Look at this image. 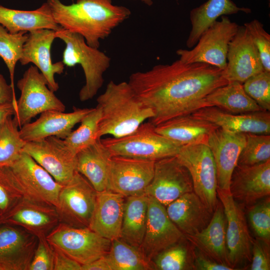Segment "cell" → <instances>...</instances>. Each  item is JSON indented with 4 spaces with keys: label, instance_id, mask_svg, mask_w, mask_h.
<instances>
[{
    "label": "cell",
    "instance_id": "cell-1",
    "mask_svg": "<svg viewBox=\"0 0 270 270\" xmlns=\"http://www.w3.org/2000/svg\"><path fill=\"white\" fill-rule=\"evenodd\" d=\"M142 102L154 114L155 126L202 108L206 96L228 82L222 70L206 63L158 64L132 74L128 82Z\"/></svg>",
    "mask_w": 270,
    "mask_h": 270
},
{
    "label": "cell",
    "instance_id": "cell-2",
    "mask_svg": "<svg viewBox=\"0 0 270 270\" xmlns=\"http://www.w3.org/2000/svg\"><path fill=\"white\" fill-rule=\"evenodd\" d=\"M55 22L62 28L82 36L86 44L98 48L100 41L131 14L126 7L112 0H76L70 5L60 0H48Z\"/></svg>",
    "mask_w": 270,
    "mask_h": 270
},
{
    "label": "cell",
    "instance_id": "cell-3",
    "mask_svg": "<svg viewBox=\"0 0 270 270\" xmlns=\"http://www.w3.org/2000/svg\"><path fill=\"white\" fill-rule=\"evenodd\" d=\"M101 110L98 135L114 138L135 130L146 119L154 116L152 110L139 99L128 82L110 80L96 100Z\"/></svg>",
    "mask_w": 270,
    "mask_h": 270
},
{
    "label": "cell",
    "instance_id": "cell-4",
    "mask_svg": "<svg viewBox=\"0 0 270 270\" xmlns=\"http://www.w3.org/2000/svg\"><path fill=\"white\" fill-rule=\"evenodd\" d=\"M56 36L66 44L64 64L70 67L78 64L83 70L86 82L80 91V100L92 99L104 84L103 76L110 66V58L98 48L88 46L80 34L62 28L56 31Z\"/></svg>",
    "mask_w": 270,
    "mask_h": 270
},
{
    "label": "cell",
    "instance_id": "cell-5",
    "mask_svg": "<svg viewBox=\"0 0 270 270\" xmlns=\"http://www.w3.org/2000/svg\"><path fill=\"white\" fill-rule=\"evenodd\" d=\"M101 140L112 156L154 161L176 156L182 147L158 134L150 122L142 124L126 136Z\"/></svg>",
    "mask_w": 270,
    "mask_h": 270
},
{
    "label": "cell",
    "instance_id": "cell-6",
    "mask_svg": "<svg viewBox=\"0 0 270 270\" xmlns=\"http://www.w3.org/2000/svg\"><path fill=\"white\" fill-rule=\"evenodd\" d=\"M46 238L52 246L82 266L106 254L112 243V240L88 227H74L62 222L46 236Z\"/></svg>",
    "mask_w": 270,
    "mask_h": 270
},
{
    "label": "cell",
    "instance_id": "cell-7",
    "mask_svg": "<svg viewBox=\"0 0 270 270\" xmlns=\"http://www.w3.org/2000/svg\"><path fill=\"white\" fill-rule=\"evenodd\" d=\"M16 86L20 95L13 119L18 128L46 110L64 112L65 105L49 88L44 76L36 66H31L25 71Z\"/></svg>",
    "mask_w": 270,
    "mask_h": 270
},
{
    "label": "cell",
    "instance_id": "cell-8",
    "mask_svg": "<svg viewBox=\"0 0 270 270\" xmlns=\"http://www.w3.org/2000/svg\"><path fill=\"white\" fill-rule=\"evenodd\" d=\"M238 25L226 16H221L201 34L191 50L179 49L176 54L184 62L206 63L222 70L226 66L230 42L236 34Z\"/></svg>",
    "mask_w": 270,
    "mask_h": 270
},
{
    "label": "cell",
    "instance_id": "cell-9",
    "mask_svg": "<svg viewBox=\"0 0 270 270\" xmlns=\"http://www.w3.org/2000/svg\"><path fill=\"white\" fill-rule=\"evenodd\" d=\"M176 156L188 171L194 192L213 213L218 200L217 172L209 147L204 144L182 146Z\"/></svg>",
    "mask_w": 270,
    "mask_h": 270
},
{
    "label": "cell",
    "instance_id": "cell-10",
    "mask_svg": "<svg viewBox=\"0 0 270 270\" xmlns=\"http://www.w3.org/2000/svg\"><path fill=\"white\" fill-rule=\"evenodd\" d=\"M96 195L97 192L88 180L76 172L59 194L56 208L60 222L74 227L88 228Z\"/></svg>",
    "mask_w": 270,
    "mask_h": 270
},
{
    "label": "cell",
    "instance_id": "cell-11",
    "mask_svg": "<svg viewBox=\"0 0 270 270\" xmlns=\"http://www.w3.org/2000/svg\"><path fill=\"white\" fill-rule=\"evenodd\" d=\"M14 175L24 198L56 207L62 185L32 158L22 152L9 166Z\"/></svg>",
    "mask_w": 270,
    "mask_h": 270
},
{
    "label": "cell",
    "instance_id": "cell-12",
    "mask_svg": "<svg viewBox=\"0 0 270 270\" xmlns=\"http://www.w3.org/2000/svg\"><path fill=\"white\" fill-rule=\"evenodd\" d=\"M155 162L112 156L109 164L106 190L124 197L145 193L154 176Z\"/></svg>",
    "mask_w": 270,
    "mask_h": 270
},
{
    "label": "cell",
    "instance_id": "cell-13",
    "mask_svg": "<svg viewBox=\"0 0 270 270\" xmlns=\"http://www.w3.org/2000/svg\"><path fill=\"white\" fill-rule=\"evenodd\" d=\"M23 152L29 154L58 184L64 186L76 170V154L64 140L52 136L26 142Z\"/></svg>",
    "mask_w": 270,
    "mask_h": 270
},
{
    "label": "cell",
    "instance_id": "cell-14",
    "mask_svg": "<svg viewBox=\"0 0 270 270\" xmlns=\"http://www.w3.org/2000/svg\"><path fill=\"white\" fill-rule=\"evenodd\" d=\"M217 196L225 214L226 246L228 265L234 268L246 261H252V240L244 212L230 191L217 188Z\"/></svg>",
    "mask_w": 270,
    "mask_h": 270
},
{
    "label": "cell",
    "instance_id": "cell-15",
    "mask_svg": "<svg viewBox=\"0 0 270 270\" xmlns=\"http://www.w3.org/2000/svg\"><path fill=\"white\" fill-rule=\"evenodd\" d=\"M194 191L190 175L176 156L155 162L152 180L145 194L165 207L184 194Z\"/></svg>",
    "mask_w": 270,
    "mask_h": 270
},
{
    "label": "cell",
    "instance_id": "cell-16",
    "mask_svg": "<svg viewBox=\"0 0 270 270\" xmlns=\"http://www.w3.org/2000/svg\"><path fill=\"white\" fill-rule=\"evenodd\" d=\"M186 238L169 218L166 207L148 196L146 231L139 248L146 260L150 264L160 252Z\"/></svg>",
    "mask_w": 270,
    "mask_h": 270
},
{
    "label": "cell",
    "instance_id": "cell-17",
    "mask_svg": "<svg viewBox=\"0 0 270 270\" xmlns=\"http://www.w3.org/2000/svg\"><path fill=\"white\" fill-rule=\"evenodd\" d=\"M258 52L247 28L238 26L230 42L226 55V66L222 70L228 82L243 84L250 76L264 70Z\"/></svg>",
    "mask_w": 270,
    "mask_h": 270
},
{
    "label": "cell",
    "instance_id": "cell-18",
    "mask_svg": "<svg viewBox=\"0 0 270 270\" xmlns=\"http://www.w3.org/2000/svg\"><path fill=\"white\" fill-rule=\"evenodd\" d=\"M38 242L20 227L0 224V270H28Z\"/></svg>",
    "mask_w": 270,
    "mask_h": 270
},
{
    "label": "cell",
    "instance_id": "cell-19",
    "mask_svg": "<svg viewBox=\"0 0 270 270\" xmlns=\"http://www.w3.org/2000/svg\"><path fill=\"white\" fill-rule=\"evenodd\" d=\"M20 60L22 66L32 63L44 76L49 88L54 92L59 88L54 78L55 74H61L64 68L62 62L53 63L51 47L56 38V31L40 29L28 32Z\"/></svg>",
    "mask_w": 270,
    "mask_h": 270
},
{
    "label": "cell",
    "instance_id": "cell-20",
    "mask_svg": "<svg viewBox=\"0 0 270 270\" xmlns=\"http://www.w3.org/2000/svg\"><path fill=\"white\" fill-rule=\"evenodd\" d=\"M230 192L234 200L252 206L270 194V160L252 166L237 165L231 176Z\"/></svg>",
    "mask_w": 270,
    "mask_h": 270
},
{
    "label": "cell",
    "instance_id": "cell-21",
    "mask_svg": "<svg viewBox=\"0 0 270 270\" xmlns=\"http://www.w3.org/2000/svg\"><path fill=\"white\" fill-rule=\"evenodd\" d=\"M59 223L56 207L24 198H22L2 220V224L20 227L38 238L46 236Z\"/></svg>",
    "mask_w": 270,
    "mask_h": 270
},
{
    "label": "cell",
    "instance_id": "cell-22",
    "mask_svg": "<svg viewBox=\"0 0 270 270\" xmlns=\"http://www.w3.org/2000/svg\"><path fill=\"white\" fill-rule=\"evenodd\" d=\"M246 140L244 133L230 132L220 128L210 135L208 146L216 166L218 188L230 191L231 176Z\"/></svg>",
    "mask_w": 270,
    "mask_h": 270
},
{
    "label": "cell",
    "instance_id": "cell-23",
    "mask_svg": "<svg viewBox=\"0 0 270 270\" xmlns=\"http://www.w3.org/2000/svg\"><path fill=\"white\" fill-rule=\"evenodd\" d=\"M192 114L230 132L270 134V114L268 111L236 114L209 106L201 108Z\"/></svg>",
    "mask_w": 270,
    "mask_h": 270
},
{
    "label": "cell",
    "instance_id": "cell-24",
    "mask_svg": "<svg viewBox=\"0 0 270 270\" xmlns=\"http://www.w3.org/2000/svg\"><path fill=\"white\" fill-rule=\"evenodd\" d=\"M92 108H76L70 112L46 110L41 113L34 122L22 126L19 130L20 135L26 142L52 136L64 139Z\"/></svg>",
    "mask_w": 270,
    "mask_h": 270
},
{
    "label": "cell",
    "instance_id": "cell-25",
    "mask_svg": "<svg viewBox=\"0 0 270 270\" xmlns=\"http://www.w3.org/2000/svg\"><path fill=\"white\" fill-rule=\"evenodd\" d=\"M166 208L170 220L186 236L204 229L213 214L194 191L182 196Z\"/></svg>",
    "mask_w": 270,
    "mask_h": 270
},
{
    "label": "cell",
    "instance_id": "cell-26",
    "mask_svg": "<svg viewBox=\"0 0 270 270\" xmlns=\"http://www.w3.org/2000/svg\"><path fill=\"white\" fill-rule=\"evenodd\" d=\"M124 198L120 194L109 190L97 192L88 228L110 240L120 238Z\"/></svg>",
    "mask_w": 270,
    "mask_h": 270
},
{
    "label": "cell",
    "instance_id": "cell-27",
    "mask_svg": "<svg viewBox=\"0 0 270 270\" xmlns=\"http://www.w3.org/2000/svg\"><path fill=\"white\" fill-rule=\"evenodd\" d=\"M218 128L214 124L192 114L177 116L155 126L158 134L180 146H208L210 135Z\"/></svg>",
    "mask_w": 270,
    "mask_h": 270
},
{
    "label": "cell",
    "instance_id": "cell-28",
    "mask_svg": "<svg viewBox=\"0 0 270 270\" xmlns=\"http://www.w3.org/2000/svg\"><path fill=\"white\" fill-rule=\"evenodd\" d=\"M226 226V220L224 208L218 200L208 225L198 233L186 238L195 246L214 260L228 266Z\"/></svg>",
    "mask_w": 270,
    "mask_h": 270
},
{
    "label": "cell",
    "instance_id": "cell-29",
    "mask_svg": "<svg viewBox=\"0 0 270 270\" xmlns=\"http://www.w3.org/2000/svg\"><path fill=\"white\" fill-rule=\"evenodd\" d=\"M112 154L101 139L76 154V170L97 192L106 190L109 164Z\"/></svg>",
    "mask_w": 270,
    "mask_h": 270
},
{
    "label": "cell",
    "instance_id": "cell-30",
    "mask_svg": "<svg viewBox=\"0 0 270 270\" xmlns=\"http://www.w3.org/2000/svg\"><path fill=\"white\" fill-rule=\"evenodd\" d=\"M0 24L12 34L44 28L57 31L62 28L54 19L47 2L33 10H18L0 6Z\"/></svg>",
    "mask_w": 270,
    "mask_h": 270
},
{
    "label": "cell",
    "instance_id": "cell-31",
    "mask_svg": "<svg viewBox=\"0 0 270 270\" xmlns=\"http://www.w3.org/2000/svg\"><path fill=\"white\" fill-rule=\"evenodd\" d=\"M240 12L249 14L252 10L248 8L238 7L232 0H208L192 10L190 14L192 28L186 42L187 47L193 48L202 33L220 16Z\"/></svg>",
    "mask_w": 270,
    "mask_h": 270
},
{
    "label": "cell",
    "instance_id": "cell-32",
    "mask_svg": "<svg viewBox=\"0 0 270 270\" xmlns=\"http://www.w3.org/2000/svg\"><path fill=\"white\" fill-rule=\"evenodd\" d=\"M209 106L236 114L263 110L246 92L242 84L236 81L230 82L207 95L204 99L202 108Z\"/></svg>",
    "mask_w": 270,
    "mask_h": 270
},
{
    "label": "cell",
    "instance_id": "cell-33",
    "mask_svg": "<svg viewBox=\"0 0 270 270\" xmlns=\"http://www.w3.org/2000/svg\"><path fill=\"white\" fill-rule=\"evenodd\" d=\"M125 198L120 238L140 248L146 228L148 196L143 193Z\"/></svg>",
    "mask_w": 270,
    "mask_h": 270
},
{
    "label": "cell",
    "instance_id": "cell-34",
    "mask_svg": "<svg viewBox=\"0 0 270 270\" xmlns=\"http://www.w3.org/2000/svg\"><path fill=\"white\" fill-rule=\"evenodd\" d=\"M111 270H152L139 248L120 238L112 240L109 251L106 254Z\"/></svg>",
    "mask_w": 270,
    "mask_h": 270
},
{
    "label": "cell",
    "instance_id": "cell-35",
    "mask_svg": "<svg viewBox=\"0 0 270 270\" xmlns=\"http://www.w3.org/2000/svg\"><path fill=\"white\" fill-rule=\"evenodd\" d=\"M186 238L158 254L150 262L152 270H194V246Z\"/></svg>",
    "mask_w": 270,
    "mask_h": 270
},
{
    "label": "cell",
    "instance_id": "cell-36",
    "mask_svg": "<svg viewBox=\"0 0 270 270\" xmlns=\"http://www.w3.org/2000/svg\"><path fill=\"white\" fill-rule=\"evenodd\" d=\"M101 110L96 106L83 118L80 126L64 138L67 146L76 154L100 138L98 135Z\"/></svg>",
    "mask_w": 270,
    "mask_h": 270
},
{
    "label": "cell",
    "instance_id": "cell-37",
    "mask_svg": "<svg viewBox=\"0 0 270 270\" xmlns=\"http://www.w3.org/2000/svg\"><path fill=\"white\" fill-rule=\"evenodd\" d=\"M12 116L0 125V167L11 166L20 156L26 143Z\"/></svg>",
    "mask_w": 270,
    "mask_h": 270
},
{
    "label": "cell",
    "instance_id": "cell-38",
    "mask_svg": "<svg viewBox=\"0 0 270 270\" xmlns=\"http://www.w3.org/2000/svg\"><path fill=\"white\" fill-rule=\"evenodd\" d=\"M28 36L26 32L10 33L0 24V57L2 58L8 70L10 85L14 90L16 65L22 57L24 46Z\"/></svg>",
    "mask_w": 270,
    "mask_h": 270
},
{
    "label": "cell",
    "instance_id": "cell-39",
    "mask_svg": "<svg viewBox=\"0 0 270 270\" xmlns=\"http://www.w3.org/2000/svg\"><path fill=\"white\" fill-rule=\"evenodd\" d=\"M246 143L237 165L252 166L270 160V135L246 134Z\"/></svg>",
    "mask_w": 270,
    "mask_h": 270
},
{
    "label": "cell",
    "instance_id": "cell-40",
    "mask_svg": "<svg viewBox=\"0 0 270 270\" xmlns=\"http://www.w3.org/2000/svg\"><path fill=\"white\" fill-rule=\"evenodd\" d=\"M22 198L24 197L22 190L10 168L0 167V216L2 220Z\"/></svg>",
    "mask_w": 270,
    "mask_h": 270
},
{
    "label": "cell",
    "instance_id": "cell-41",
    "mask_svg": "<svg viewBox=\"0 0 270 270\" xmlns=\"http://www.w3.org/2000/svg\"><path fill=\"white\" fill-rule=\"evenodd\" d=\"M246 92L262 108L270 110V72L265 70L256 74L243 84Z\"/></svg>",
    "mask_w": 270,
    "mask_h": 270
},
{
    "label": "cell",
    "instance_id": "cell-42",
    "mask_svg": "<svg viewBox=\"0 0 270 270\" xmlns=\"http://www.w3.org/2000/svg\"><path fill=\"white\" fill-rule=\"evenodd\" d=\"M250 224L258 236L268 246L270 240V198L250 206L248 211Z\"/></svg>",
    "mask_w": 270,
    "mask_h": 270
},
{
    "label": "cell",
    "instance_id": "cell-43",
    "mask_svg": "<svg viewBox=\"0 0 270 270\" xmlns=\"http://www.w3.org/2000/svg\"><path fill=\"white\" fill-rule=\"evenodd\" d=\"M244 26L258 50L264 70L270 72V35L258 20L246 22Z\"/></svg>",
    "mask_w": 270,
    "mask_h": 270
},
{
    "label": "cell",
    "instance_id": "cell-44",
    "mask_svg": "<svg viewBox=\"0 0 270 270\" xmlns=\"http://www.w3.org/2000/svg\"><path fill=\"white\" fill-rule=\"evenodd\" d=\"M28 270H54L53 248L47 240L46 236L38 237Z\"/></svg>",
    "mask_w": 270,
    "mask_h": 270
},
{
    "label": "cell",
    "instance_id": "cell-45",
    "mask_svg": "<svg viewBox=\"0 0 270 270\" xmlns=\"http://www.w3.org/2000/svg\"><path fill=\"white\" fill-rule=\"evenodd\" d=\"M194 270H233L228 265H226L214 260L202 252L194 244Z\"/></svg>",
    "mask_w": 270,
    "mask_h": 270
},
{
    "label": "cell",
    "instance_id": "cell-46",
    "mask_svg": "<svg viewBox=\"0 0 270 270\" xmlns=\"http://www.w3.org/2000/svg\"><path fill=\"white\" fill-rule=\"evenodd\" d=\"M252 270H270V256L258 240H253L252 248Z\"/></svg>",
    "mask_w": 270,
    "mask_h": 270
},
{
    "label": "cell",
    "instance_id": "cell-47",
    "mask_svg": "<svg viewBox=\"0 0 270 270\" xmlns=\"http://www.w3.org/2000/svg\"><path fill=\"white\" fill-rule=\"evenodd\" d=\"M52 246L54 270H82V265Z\"/></svg>",
    "mask_w": 270,
    "mask_h": 270
},
{
    "label": "cell",
    "instance_id": "cell-48",
    "mask_svg": "<svg viewBox=\"0 0 270 270\" xmlns=\"http://www.w3.org/2000/svg\"><path fill=\"white\" fill-rule=\"evenodd\" d=\"M12 103L14 108H16L17 100L14 90L8 84L3 76L0 74V104Z\"/></svg>",
    "mask_w": 270,
    "mask_h": 270
},
{
    "label": "cell",
    "instance_id": "cell-49",
    "mask_svg": "<svg viewBox=\"0 0 270 270\" xmlns=\"http://www.w3.org/2000/svg\"><path fill=\"white\" fill-rule=\"evenodd\" d=\"M82 270H111L106 254L82 266Z\"/></svg>",
    "mask_w": 270,
    "mask_h": 270
},
{
    "label": "cell",
    "instance_id": "cell-50",
    "mask_svg": "<svg viewBox=\"0 0 270 270\" xmlns=\"http://www.w3.org/2000/svg\"><path fill=\"white\" fill-rule=\"evenodd\" d=\"M14 114L15 110L12 102L0 104V125L6 118Z\"/></svg>",
    "mask_w": 270,
    "mask_h": 270
},
{
    "label": "cell",
    "instance_id": "cell-51",
    "mask_svg": "<svg viewBox=\"0 0 270 270\" xmlns=\"http://www.w3.org/2000/svg\"><path fill=\"white\" fill-rule=\"evenodd\" d=\"M143 3L146 4L150 6L152 4V0H140Z\"/></svg>",
    "mask_w": 270,
    "mask_h": 270
},
{
    "label": "cell",
    "instance_id": "cell-52",
    "mask_svg": "<svg viewBox=\"0 0 270 270\" xmlns=\"http://www.w3.org/2000/svg\"><path fill=\"white\" fill-rule=\"evenodd\" d=\"M1 220H2V219H1V217L0 216V224H1Z\"/></svg>",
    "mask_w": 270,
    "mask_h": 270
},
{
    "label": "cell",
    "instance_id": "cell-53",
    "mask_svg": "<svg viewBox=\"0 0 270 270\" xmlns=\"http://www.w3.org/2000/svg\"></svg>",
    "mask_w": 270,
    "mask_h": 270
}]
</instances>
